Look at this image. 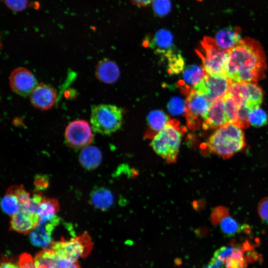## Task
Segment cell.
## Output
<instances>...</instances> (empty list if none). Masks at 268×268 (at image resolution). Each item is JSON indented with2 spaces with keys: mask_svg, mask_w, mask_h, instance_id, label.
<instances>
[{
  "mask_svg": "<svg viewBox=\"0 0 268 268\" xmlns=\"http://www.w3.org/2000/svg\"><path fill=\"white\" fill-rule=\"evenodd\" d=\"M227 51L224 74L231 82L254 83L263 77L266 59L258 42L250 38L241 39Z\"/></svg>",
  "mask_w": 268,
  "mask_h": 268,
  "instance_id": "1",
  "label": "cell"
},
{
  "mask_svg": "<svg viewBox=\"0 0 268 268\" xmlns=\"http://www.w3.org/2000/svg\"><path fill=\"white\" fill-rule=\"evenodd\" d=\"M242 129L238 125L232 124L217 128L208 139L209 149L224 159L232 157L245 145V135Z\"/></svg>",
  "mask_w": 268,
  "mask_h": 268,
  "instance_id": "2",
  "label": "cell"
},
{
  "mask_svg": "<svg viewBox=\"0 0 268 268\" xmlns=\"http://www.w3.org/2000/svg\"><path fill=\"white\" fill-rule=\"evenodd\" d=\"M183 135L179 122L170 120L168 124L153 137L151 146L155 152L168 162L177 158Z\"/></svg>",
  "mask_w": 268,
  "mask_h": 268,
  "instance_id": "3",
  "label": "cell"
},
{
  "mask_svg": "<svg viewBox=\"0 0 268 268\" xmlns=\"http://www.w3.org/2000/svg\"><path fill=\"white\" fill-rule=\"evenodd\" d=\"M90 122L95 132L109 134L122 126L123 110L116 105L99 104L92 107Z\"/></svg>",
  "mask_w": 268,
  "mask_h": 268,
  "instance_id": "4",
  "label": "cell"
},
{
  "mask_svg": "<svg viewBox=\"0 0 268 268\" xmlns=\"http://www.w3.org/2000/svg\"><path fill=\"white\" fill-rule=\"evenodd\" d=\"M198 54L201 59L206 74H224L228 51L220 48L214 39L209 37H204Z\"/></svg>",
  "mask_w": 268,
  "mask_h": 268,
  "instance_id": "5",
  "label": "cell"
},
{
  "mask_svg": "<svg viewBox=\"0 0 268 268\" xmlns=\"http://www.w3.org/2000/svg\"><path fill=\"white\" fill-rule=\"evenodd\" d=\"M92 246L89 235L84 233L69 240L62 239L53 242L51 249L60 257L75 262L79 258L87 257Z\"/></svg>",
  "mask_w": 268,
  "mask_h": 268,
  "instance_id": "6",
  "label": "cell"
},
{
  "mask_svg": "<svg viewBox=\"0 0 268 268\" xmlns=\"http://www.w3.org/2000/svg\"><path fill=\"white\" fill-rule=\"evenodd\" d=\"M231 81L224 74H205L192 89L210 103L223 98L228 92Z\"/></svg>",
  "mask_w": 268,
  "mask_h": 268,
  "instance_id": "7",
  "label": "cell"
},
{
  "mask_svg": "<svg viewBox=\"0 0 268 268\" xmlns=\"http://www.w3.org/2000/svg\"><path fill=\"white\" fill-rule=\"evenodd\" d=\"M228 92L234 97L238 105H244L251 111L260 107L263 98L262 89L254 82H231Z\"/></svg>",
  "mask_w": 268,
  "mask_h": 268,
  "instance_id": "8",
  "label": "cell"
},
{
  "mask_svg": "<svg viewBox=\"0 0 268 268\" xmlns=\"http://www.w3.org/2000/svg\"><path fill=\"white\" fill-rule=\"evenodd\" d=\"M186 94L187 109L185 113L187 123L190 128L195 129L203 120L211 104L204 96L193 89L184 90Z\"/></svg>",
  "mask_w": 268,
  "mask_h": 268,
  "instance_id": "9",
  "label": "cell"
},
{
  "mask_svg": "<svg viewBox=\"0 0 268 268\" xmlns=\"http://www.w3.org/2000/svg\"><path fill=\"white\" fill-rule=\"evenodd\" d=\"M65 136L67 145L75 149L88 146L93 138L90 126L87 121L83 120L70 123L66 129Z\"/></svg>",
  "mask_w": 268,
  "mask_h": 268,
  "instance_id": "10",
  "label": "cell"
},
{
  "mask_svg": "<svg viewBox=\"0 0 268 268\" xmlns=\"http://www.w3.org/2000/svg\"><path fill=\"white\" fill-rule=\"evenodd\" d=\"M9 84L15 93L26 96L31 94L38 83L32 72L27 68L20 67L11 72L9 76Z\"/></svg>",
  "mask_w": 268,
  "mask_h": 268,
  "instance_id": "11",
  "label": "cell"
},
{
  "mask_svg": "<svg viewBox=\"0 0 268 268\" xmlns=\"http://www.w3.org/2000/svg\"><path fill=\"white\" fill-rule=\"evenodd\" d=\"M143 45L153 50L155 54L164 58L177 50L174 44L172 34L165 29H159L153 36L146 38Z\"/></svg>",
  "mask_w": 268,
  "mask_h": 268,
  "instance_id": "12",
  "label": "cell"
},
{
  "mask_svg": "<svg viewBox=\"0 0 268 268\" xmlns=\"http://www.w3.org/2000/svg\"><path fill=\"white\" fill-rule=\"evenodd\" d=\"M59 221L60 218L57 215L48 220H40L30 232V238L32 244L42 247L51 245L52 234Z\"/></svg>",
  "mask_w": 268,
  "mask_h": 268,
  "instance_id": "13",
  "label": "cell"
},
{
  "mask_svg": "<svg viewBox=\"0 0 268 268\" xmlns=\"http://www.w3.org/2000/svg\"><path fill=\"white\" fill-rule=\"evenodd\" d=\"M57 99V93L52 87L43 83L38 84L30 94V100L35 108L47 110L52 108Z\"/></svg>",
  "mask_w": 268,
  "mask_h": 268,
  "instance_id": "14",
  "label": "cell"
},
{
  "mask_svg": "<svg viewBox=\"0 0 268 268\" xmlns=\"http://www.w3.org/2000/svg\"><path fill=\"white\" fill-rule=\"evenodd\" d=\"M228 124L223 97L211 103L202 123L203 129H215Z\"/></svg>",
  "mask_w": 268,
  "mask_h": 268,
  "instance_id": "15",
  "label": "cell"
},
{
  "mask_svg": "<svg viewBox=\"0 0 268 268\" xmlns=\"http://www.w3.org/2000/svg\"><path fill=\"white\" fill-rule=\"evenodd\" d=\"M39 221L37 213L21 208L11 216L10 229L20 233L27 234L32 231Z\"/></svg>",
  "mask_w": 268,
  "mask_h": 268,
  "instance_id": "16",
  "label": "cell"
},
{
  "mask_svg": "<svg viewBox=\"0 0 268 268\" xmlns=\"http://www.w3.org/2000/svg\"><path fill=\"white\" fill-rule=\"evenodd\" d=\"M213 256L221 259L225 268H246V261L241 248L227 246L217 249Z\"/></svg>",
  "mask_w": 268,
  "mask_h": 268,
  "instance_id": "17",
  "label": "cell"
},
{
  "mask_svg": "<svg viewBox=\"0 0 268 268\" xmlns=\"http://www.w3.org/2000/svg\"><path fill=\"white\" fill-rule=\"evenodd\" d=\"M95 74L100 81L111 84L119 79L120 71L118 65L113 61L108 59L100 61L96 65Z\"/></svg>",
  "mask_w": 268,
  "mask_h": 268,
  "instance_id": "18",
  "label": "cell"
},
{
  "mask_svg": "<svg viewBox=\"0 0 268 268\" xmlns=\"http://www.w3.org/2000/svg\"><path fill=\"white\" fill-rule=\"evenodd\" d=\"M240 31L239 27H229L221 29L217 33L215 41L220 48L229 51L241 40Z\"/></svg>",
  "mask_w": 268,
  "mask_h": 268,
  "instance_id": "19",
  "label": "cell"
},
{
  "mask_svg": "<svg viewBox=\"0 0 268 268\" xmlns=\"http://www.w3.org/2000/svg\"><path fill=\"white\" fill-rule=\"evenodd\" d=\"M102 160L100 150L93 146H87L83 148L79 154L80 164L85 169L92 170L97 168Z\"/></svg>",
  "mask_w": 268,
  "mask_h": 268,
  "instance_id": "20",
  "label": "cell"
},
{
  "mask_svg": "<svg viewBox=\"0 0 268 268\" xmlns=\"http://www.w3.org/2000/svg\"><path fill=\"white\" fill-rule=\"evenodd\" d=\"M114 197L108 189L100 187L94 189L90 195L91 204L96 208L105 210L110 207L113 203Z\"/></svg>",
  "mask_w": 268,
  "mask_h": 268,
  "instance_id": "21",
  "label": "cell"
},
{
  "mask_svg": "<svg viewBox=\"0 0 268 268\" xmlns=\"http://www.w3.org/2000/svg\"><path fill=\"white\" fill-rule=\"evenodd\" d=\"M59 210L60 204L57 199L44 197L38 206L37 214L40 220H48L56 216Z\"/></svg>",
  "mask_w": 268,
  "mask_h": 268,
  "instance_id": "22",
  "label": "cell"
},
{
  "mask_svg": "<svg viewBox=\"0 0 268 268\" xmlns=\"http://www.w3.org/2000/svg\"><path fill=\"white\" fill-rule=\"evenodd\" d=\"M203 67L193 65L187 67L183 73L182 84L184 90L189 89L190 86H195L200 82L205 75Z\"/></svg>",
  "mask_w": 268,
  "mask_h": 268,
  "instance_id": "23",
  "label": "cell"
},
{
  "mask_svg": "<svg viewBox=\"0 0 268 268\" xmlns=\"http://www.w3.org/2000/svg\"><path fill=\"white\" fill-rule=\"evenodd\" d=\"M147 124L151 133L156 134L170 121L168 116L161 110H153L147 116Z\"/></svg>",
  "mask_w": 268,
  "mask_h": 268,
  "instance_id": "24",
  "label": "cell"
},
{
  "mask_svg": "<svg viewBox=\"0 0 268 268\" xmlns=\"http://www.w3.org/2000/svg\"><path fill=\"white\" fill-rule=\"evenodd\" d=\"M0 205L3 211L11 216L20 209V203L17 195L11 186L9 187L1 200Z\"/></svg>",
  "mask_w": 268,
  "mask_h": 268,
  "instance_id": "25",
  "label": "cell"
},
{
  "mask_svg": "<svg viewBox=\"0 0 268 268\" xmlns=\"http://www.w3.org/2000/svg\"><path fill=\"white\" fill-rule=\"evenodd\" d=\"M228 124L238 126L239 105L234 97L229 92L223 97Z\"/></svg>",
  "mask_w": 268,
  "mask_h": 268,
  "instance_id": "26",
  "label": "cell"
},
{
  "mask_svg": "<svg viewBox=\"0 0 268 268\" xmlns=\"http://www.w3.org/2000/svg\"><path fill=\"white\" fill-rule=\"evenodd\" d=\"M55 253L46 249L38 253L34 258L35 268H54Z\"/></svg>",
  "mask_w": 268,
  "mask_h": 268,
  "instance_id": "27",
  "label": "cell"
},
{
  "mask_svg": "<svg viewBox=\"0 0 268 268\" xmlns=\"http://www.w3.org/2000/svg\"><path fill=\"white\" fill-rule=\"evenodd\" d=\"M167 60L168 72L169 73L178 74L182 71L185 67V61L179 51L176 50L166 58Z\"/></svg>",
  "mask_w": 268,
  "mask_h": 268,
  "instance_id": "28",
  "label": "cell"
},
{
  "mask_svg": "<svg viewBox=\"0 0 268 268\" xmlns=\"http://www.w3.org/2000/svg\"><path fill=\"white\" fill-rule=\"evenodd\" d=\"M219 225L222 232L227 236L235 235L243 228L234 218L228 215L221 218Z\"/></svg>",
  "mask_w": 268,
  "mask_h": 268,
  "instance_id": "29",
  "label": "cell"
},
{
  "mask_svg": "<svg viewBox=\"0 0 268 268\" xmlns=\"http://www.w3.org/2000/svg\"><path fill=\"white\" fill-rule=\"evenodd\" d=\"M169 113L174 116H178L186 113L187 109L186 101L179 96H174L167 103Z\"/></svg>",
  "mask_w": 268,
  "mask_h": 268,
  "instance_id": "30",
  "label": "cell"
},
{
  "mask_svg": "<svg viewBox=\"0 0 268 268\" xmlns=\"http://www.w3.org/2000/svg\"><path fill=\"white\" fill-rule=\"evenodd\" d=\"M248 120L250 125L261 127L267 124L268 117L266 112L259 107L251 111Z\"/></svg>",
  "mask_w": 268,
  "mask_h": 268,
  "instance_id": "31",
  "label": "cell"
},
{
  "mask_svg": "<svg viewBox=\"0 0 268 268\" xmlns=\"http://www.w3.org/2000/svg\"><path fill=\"white\" fill-rule=\"evenodd\" d=\"M152 6L154 14L159 17L169 14L172 7L170 0H153Z\"/></svg>",
  "mask_w": 268,
  "mask_h": 268,
  "instance_id": "32",
  "label": "cell"
},
{
  "mask_svg": "<svg viewBox=\"0 0 268 268\" xmlns=\"http://www.w3.org/2000/svg\"><path fill=\"white\" fill-rule=\"evenodd\" d=\"M6 5L11 10L20 11L27 7L28 0H4Z\"/></svg>",
  "mask_w": 268,
  "mask_h": 268,
  "instance_id": "33",
  "label": "cell"
},
{
  "mask_svg": "<svg viewBox=\"0 0 268 268\" xmlns=\"http://www.w3.org/2000/svg\"><path fill=\"white\" fill-rule=\"evenodd\" d=\"M18 265L21 268H35L34 259L27 253H23L20 256Z\"/></svg>",
  "mask_w": 268,
  "mask_h": 268,
  "instance_id": "34",
  "label": "cell"
},
{
  "mask_svg": "<svg viewBox=\"0 0 268 268\" xmlns=\"http://www.w3.org/2000/svg\"><path fill=\"white\" fill-rule=\"evenodd\" d=\"M258 210L262 219L268 222V197L261 201L259 203Z\"/></svg>",
  "mask_w": 268,
  "mask_h": 268,
  "instance_id": "35",
  "label": "cell"
},
{
  "mask_svg": "<svg viewBox=\"0 0 268 268\" xmlns=\"http://www.w3.org/2000/svg\"><path fill=\"white\" fill-rule=\"evenodd\" d=\"M34 183L37 191H41L46 189L49 185L48 177L44 175H39L35 178Z\"/></svg>",
  "mask_w": 268,
  "mask_h": 268,
  "instance_id": "36",
  "label": "cell"
},
{
  "mask_svg": "<svg viewBox=\"0 0 268 268\" xmlns=\"http://www.w3.org/2000/svg\"><path fill=\"white\" fill-rule=\"evenodd\" d=\"M203 268H225L223 261L214 256L211 258L209 262Z\"/></svg>",
  "mask_w": 268,
  "mask_h": 268,
  "instance_id": "37",
  "label": "cell"
},
{
  "mask_svg": "<svg viewBox=\"0 0 268 268\" xmlns=\"http://www.w3.org/2000/svg\"><path fill=\"white\" fill-rule=\"evenodd\" d=\"M134 5L139 7H146L152 4L153 0H130Z\"/></svg>",
  "mask_w": 268,
  "mask_h": 268,
  "instance_id": "38",
  "label": "cell"
},
{
  "mask_svg": "<svg viewBox=\"0 0 268 268\" xmlns=\"http://www.w3.org/2000/svg\"><path fill=\"white\" fill-rule=\"evenodd\" d=\"M0 268H21L20 266L10 262H3L1 263Z\"/></svg>",
  "mask_w": 268,
  "mask_h": 268,
  "instance_id": "39",
  "label": "cell"
}]
</instances>
